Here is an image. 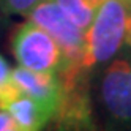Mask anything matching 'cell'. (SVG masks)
<instances>
[{"label":"cell","instance_id":"obj_8","mask_svg":"<svg viewBox=\"0 0 131 131\" xmlns=\"http://www.w3.org/2000/svg\"><path fill=\"white\" fill-rule=\"evenodd\" d=\"M54 2L74 25H78L82 32H87L103 0H54Z\"/></svg>","mask_w":131,"mask_h":131},{"label":"cell","instance_id":"obj_5","mask_svg":"<svg viewBox=\"0 0 131 131\" xmlns=\"http://www.w3.org/2000/svg\"><path fill=\"white\" fill-rule=\"evenodd\" d=\"M101 95L109 115L115 122H131V63L115 59L104 71Z\"/></svg>","mask_w":131,"mask_h":131},{"label":"cell","instance_id":"obj_11","mask_svg":"<svg viewBox=\"0 0 131 131\" xmlns=\"http://www.w3.org/2000/svg\"><path fill=\"white\" fill-rule=\"evenodd\" d=\"M0 131H19L16 120L6 109H0Z\"/></svg>","mask_w":131,"mask_h":131},{"label":"cell","instance_id":"obj_2","mask_svg":"<svg viewBox=\"0 0 131 131\" xmlns=\"http://www.w3.org/2000/svg\"><path fill=\"white\" fill-rule=\"evenodd\" d=\"M11 49L21 67L35 71L59 73L67 62L59 43L30 19L14 30Z\"/></svg>","mask_w":131,"mask_h":131},{"label":"cell","instance_id":"obj_9","mask_svg":"<svg viewBox=\"0 0 131 131\" xmlns=\"http://www.w3.org/2000/svg\"><path fill=\"white\" fill-rule=\"evenodd\" d=\"M19 87L14 84L11 78V68L8 62L0 54V109H3L11 100H14L17 95H21Z\"/></svg>","mask_w":131,"mask_h":131},{"label":"cell","instance_id":"obj_4","mask_svg":"<svg viewBox=\"0 0 131 131\" xmlns=\"http://www.w3.org/2000/svg\"><path fill=\"white\" fill-rule=\"evenodd\" d=\"M27 17L32 22L43 27L59 43L68 65L84 67L87 46L85 32H82L78 25H74L54 0H46L36 5L27 14Z\"/></svg>","mask_w":131,"mask_h":131},{"label":"cell","instance_id":"obj_10","mask_svg":"<svg viewBox=\"0 0 131 131\" xmlns=\"http://www.w3.org/2000/svg\"><path fill=\"white\" fill-rule=\"evenodd\" d=\"M46 0H0V11L11 16H27L36 5Z\"/></svg>","mask_w":131,"mask_h":131},{"label":"cell","instance_id":"obj_1","mask_svg":"<svg viewBox=\"0 0 131 131\" xmlns=\"http://www.w3.org/2000/svg\"><path fill=\"white\" fill-rule=\"evenodd\" d=\"M85 41L87 70L109 62L123 46L131 48V0H103Z\"/></svg>","mask_w":131,"mask_h":131},{"label":"cell","instance_id":"obj_7","mask_svg":"<svg viewBox=\"0 0 131 131\" xmlns=\"http://www.w3.org/2000/svg\"><path fill=\"white\" fill-rule=\"evenodd\" d=\"M3 109H6L13 115L17 126H19V131L43 129L49 122H52V117H54L49 109H46L38 101L32 100L24 93L11 100Z\"/></svg>","mask_w":131,"mask_h":131},{"label":"cell","instance_id":"obj_6","mask_svg":"<svg viewBox=\"0 0 131 131\" xmlns=\"http://www.w3.org/2000/svg\"><path fill=\"white\" fill-rule=\"evenodd\" d=\"M11 78L24 95L38 101L52 112V115H55L62 98V82L57 73L35 71L19 65L11 70Z\"/></svg>","mask_w":131,"mask_h":131},{"label":"cell","instance_id":"obj_3","mask_svg":"<svg viewBox=\"0 0 131 131\" xmlns=\"http://www.w3.org/2000/svg\"><path fill=\"white\" fill-rule=\"evenodd\" d=\"M85 67L65 63L57 73L62 82V98L54 120L60 129H90L93 128L92 106L87 87Z\"/></svg>","mask_w":131,"mask_h":131}]
</instances>
